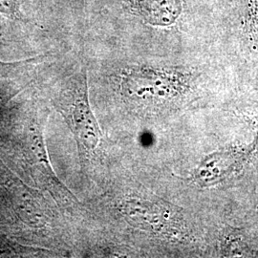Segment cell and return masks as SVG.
Listing matches in <instances>:
<instances>
[{"label":"cell","instance_id":"7a4b0ae2","mask_svg":"<svg viewBox=\"0 0 258 258\" xmlns=\"http://www.w3.org/2000/svg\"><path fill=\"white\" fill-rule=\"evenodd\" d=\"M218 40L258 56V0H214Z\"/></svg>","mask_w":258,"mask_h":258},{"label":"cell","instance_id":"3957f363","mask_svg":"<svg viewBox=\"0 0 258 258\" xmlns=\"http://www.w3.org/2000/svg\"><path fill=\"white\" fill-rule=\"evenodd\" d=\"M0 12L12 18L19 17V0H0Z\"/></svg>","mask_w":258,"mask_h":258},{"label":"cell","instance_id":"277c9868","mask_svg":"<svg viewBox=\"0 0 258 258\" xmlns=\"http://www.w3.org/2000/svg\"><path fill=\"white\" fill-rule=\"evenodd\" d=\"M34 59V58H33ZM33 59H29V60H24V61H20V62H15V63H4L0 61V73H4L5 71L10 70L11 68H15L17 66H20V65L25 64L27 62H30Z\"/></svg>","mask_w":258,"mask_h":258},{"label":"cell","instance_id":"6da1fadb","mask_svg":"<svg viewBox=\"0 0 258 258\" xmlns=\"http://www.w3.org/2000/svg\"><path fill=\"white\" fill-rule=\"evenodd\" d=\"M56 108L69 123L82 152H94L102 141V133L89 102L84 67L67 82Z\"/></svg>","mask_w":258,"mask_h":258}]
</instances>
